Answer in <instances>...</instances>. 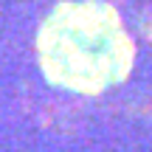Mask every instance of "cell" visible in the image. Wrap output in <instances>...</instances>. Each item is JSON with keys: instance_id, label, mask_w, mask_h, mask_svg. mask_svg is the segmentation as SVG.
I'll return each mask as SVG.
<instances>
[{"instance_id": "6da1fadb", "label": "cell", "mask_w": 152, "mask_h": 152, "mask_svg": "<svg viewBox=\"0 0 152 152\" xmlns=\"http://www.w3.org/2000/svg\"><path fill=\"white\" fill-rule=\"evenodd\" d=\"M37 51L51 85L85 96L118 85L132 68V39L113 6L99 0L56 6L37 34Z\"/></svg>"}]
</instances>
